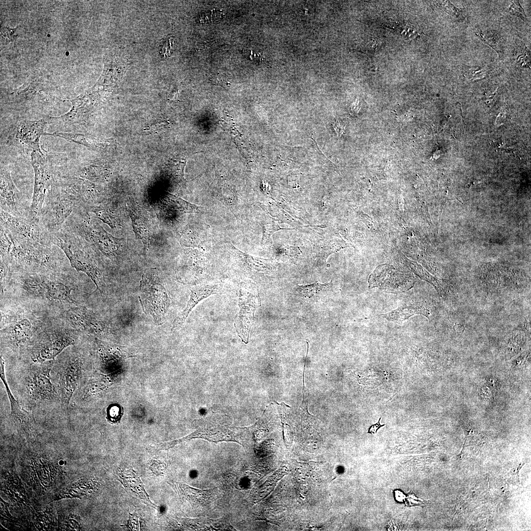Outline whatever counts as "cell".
Here are the masks:
<instances>
[{
  "label": "cell",
  "mask_w": 531,
  "mask_h": 531,
  "mask_svg": "<svg viewBox=\"0 0 531 531\" xmlns=\"http://www.w3.org/2000/svg\"><path fill=\"white\" fill-rule=\"evenodd\" d=\"M53 245L58 247L65 255L72 267L88 275L100 290L102 275L89 253V244L82 237L63 227L51 234Z\"/></svg>",
  "instance_id": "3"
},
{
  "label": "cell",
  "mask_w": 531,
  "mask_h": 531,
  "mask_svg": "<svg viewBox=\"0 0 531 531\" xmlns=\"http://www.w3.org/2000/svg\"><path fill=\"white\" fill-rule=\"evenodd\" d=\"M334 127L335 131L339 135L341 134L344 131V128H343L342 124H341L339 121L335 123Z\"/></svg>",
  "instance_id": "30"
},
{
  "label": "cell",
  "mask_w": 531,
  "mask_h": 531,
  "mask_svg": "<svg viewBox=\"0 0 531 531\" xmlns=\"http://www.w3.org/2000/svg\"><path fill=\"white\" fill-rule=\"evenodd\" d=\"M59 248L19 237L0 226V260L10 270L40 273L58 271Z\"/></svg>",
  "instance_id": "1"
},
{
  "label": "cell",
  "mask_w": 531,
  "mask_h": 531,
  "mask_svg": "<svg viewBox=\"0 0 531 531\" xmlns=\"http://www.w3.org/2000/svg\"><path fill=\"white\" fill-rule=\"evenodd\" d=\"M33 333V326L29 319H18L6 329L2 341L12 349L21 351L30 346Z\"/></svg>",
  "instance_id": "13"
},
{
  "label": "cell",
  "mask_w": 531,
  "mask_h": 531,
  "mask_svg": "<svg viewBox=\"0 0 531 531\" xmlns=\"http://www.w3.org/2000/svg\"><path fill=\"white\" fill-rule=\"evenodd\" d=\"M415 315H423L430 320V312L423 305H402L395 310L382 314V317L389 322L401 323Z\"/></svg>",
  "instance_id": "18"
},
{
  "label": "cell",
  "mask_w": 531,
  "mask_h": 531,
  "mask_svg": "<svg viewBox=\"0 0 531 531\" xmlns=\"http://www.w3.org/2000/svg\"><path fill=\"white\" fill-rule=\"evenodd\" d=\"M65 314L67 321L77 330L98 333L104 329V325L95 315L86 309L73 308Z\"/></svg>",
  "instance_id": "15"
},
{
  "label": "cell",
  "mask_w": 531,
  "mask_h": 531,
  "mask_svg": "<svg viewBox=\"0 0 531 531\" xmlns=\"http://www.w3.org/2000/svg\"><path fill=\"white\" fill-rule=\"evenodd\" d=\"M331 281L325 284L316 282L306 285H298L296 292L302 296L311 298L316 294L329 287Z\"/></svg>",
  "instance_id": "25"
},
{
  "label": "cell",
  "mask_w": 531,
  "mask_h": 531,
  "mask_svg": "<svg viewBox=\"0 0 531 531\" xmlns=\"http://www.w3.org/2000/svg\"><path fill=\"white\" fill-rule=\"evenodd\" d=\"M0 226L16 236L33 242L53 245L51 234L48 233L39 221L17 217L0 209Z\"/></svg>",
  "instance_id": "11"
},
{
  "label": "cell",
  "mask_w": 531,
  "mask_h": 531,
  "mask_svg": "<svg viewBox=\"0 0 531 531\" xmlns=\"http://www.w3.org/2000/svg\"><path fill=\"white\" fill-rule=\"evenodd\" d=\"M231 248L240 260L250 268L258 270L269 269V263L267 261L242 252L233 245H231Z\"/></svg>",
  "instance_id": "23"
},
{
  "label": "cell",
  "mask_w": 531,
  "mask_h": 531,
  "mask_svg": "<svg viewBox=\"0 0 531 531\" xmlns=\"http://www.w3.org/2000/svg\"><path fill=\"white\" fill-rule=\"evenodd\" d=\"M0 209L13 216L30 219V206L25 203L5 168L0 171Z\"/></svg>",
  "instance_id": "12"
},
{
  "label": "cell",
  "mask_w": 531,
  "mask_h": 531,
  "mask_svg": "<svg viewBox=\"0 0 531 531\" xmlns=\"http://www.w3.org/2000/svg\"><path fill=\"white\" fill-rule=\"evenodd\" d=\"M260 225L263 231L261 244L264 245L272 244V235L276 231L285 229L280 228L276 220L268 214L264 215Z\"/></svg>",
  "instance_id": "22"
},
{
  "label": "cell",
  "mask_w": 531,
  "mask_h": 531,
  "mask_svg": "<svg viewBox=\"0 0 531 531\" xmlns=\"http://www.w3.org/2000/svg\"><path fill=\"white\" fill-rule=\"evenodd\" d=\"M219 289V286L216 284L203 285L192 288L190 298L186 307L173 321V329L181 327L193 308L202 300L216 294Z\"/></svg>",
  "instance_id": "16"
},
{
  "label": "cell",
  "mask_w": 531,
  "mask_h": 531,
  "mask_svg": "<svg viewBox=\"0 0 531 531\" xmlns=\"http://www.w3.org/2000/svg\"><path fill=\"white\" fill-rule=\"evenodd\" d=\"M168 200L170 204L180 212L185 213L197 212L199 207L191 204L180 198L169 194Z\"/></svg>",
  "instance_id": "26"
},
{
  "label": "cell",
  "mask_w": 531,
  "mask_h": 531,
  "mask_svg": "<svg viewBox=\"0 0 531 531\" xmlns=\"http://www.w3.org/2000/svg\"><path fill=\"white\" fill-rule=\"evenodd\" d=\"M139 296L142 309L150 314L156 323H160L170 305L167 292L156 268L145 270L140 281Z\"/></svg>",
  "instance_id": "4"
},
{
  "label": "cell",
  "mask_w": 531,
  "mask_h": 531,
  "mask_svg": "<svg viewBox=\"0 0 531 531\" xmlns=\"http://www.w3.org/2000/svg\"><path fill=\"white\" fill-rule=\"evenodd\" d=\"M239 311L236 317L235 326L242 341L248 343L254 315L260 304L257 289L251 284L242 282L237 290Z\"/></svg>",
  "instance_id": "9"
},
{
  "label": "cell",
  "mask_w": 531,
  "mask_h": 531,
  "mask_svg": "<svg viewBox=\"0 0 531 531\" xmlns=\"http://www.w3.org/2000/svg\"><path fill=\"white\" fill-rule=\"evenodd\" d=\"M415 282V278L411 273L384 264L378 266L370 274L368 287L369 289L378 288L387 293H399L411 289Z\"/></svg>",
  "instance_id": "8"
},
{
  "label": "cell",
  "mask_w": 531,
  "mask_h": 531,
  "mask_svg": "<svg viewBox=\"0 0 531 531\" xmlns=\"http://www.w3.org/2000/svg\"><path fill=\"white\" fill-rule=\"evenodd\" d=\"M4 367V361L0 356V379L4 385L10 402L11 414L17 420L27 423L31 417L30 413L25 410L13 396L7 382Z\"/></svg>",
  "instance_id": "19"
},
{
  "label": "cell",
  "mask_w": 531,
  "mask_h": 531,
  "mask_svg": "<svg viewBox=\"0 0 531 531\" xmlns=\"http://www.w3.org/2000/svg\"><path fill=\"white\" fill-rule=\"evenodd\" d=\"M44 135L59 137L69 142L95 149H104L110 146L109 141H98L96 139L90 136L82 134L55 132L53 133H44Z\"/></svg>",
  "instance_id": "20"
},
{
  "label": "cell",
  "mask_w": 531,
  "mask_h": 531,
  "mask_svg": "<svg viewBox=\"0 0 531 531\" xmlns=\"http://www.w3.org/2000/svg\"><path fill=\"white\" fill-rule=\"evenodd\" d=\"M127 209L132 221L133 230L136 237L140 239L144 245L146 253L148 249L151 232L148 219L143 214L141 209L133 203H127Z\"/></svg>",
  "instance_id": "17"
},
{
  "label": "cell",
  "mask_w": 531,
  "mask_h": 531,
  "mask_svg": "<svg viewBox=\"0 0 531 531\" xmlns=\"http://www.w3.org/2000/svg\"><path fill=\"white\" fill-rule=\"evenodd\" d=\"M61 353L53 360V372L57 376L58 386L61 404L67 407L77 390L82 377L83 362L81 355L75 351Z\"/></svg>",
  "instance_id": "5"
},
{
  "label": "cell",
  "mask_w": 531,
  "mask_h": 531,
  "mask_svg": "<svg viewBox=\"0 0 531 531\" xmlns=\"http://www.w3.org/2000/svg\"><path fill=\"white\" fill-rule=\"evenodd\" d=\"M48 120L42 118L21 121L16 127V139L22 145L42 153L39 147V140L45 133L44 129Z\"/></svg>",
  "instance_id": "14"
},
{
  "label": "cell",
  "mask_w": 531,
  "mask_h": 531,
  "mask_svg": "<svg viewBox=\"0 0 531 531\" xmlns=\"http://www.w3.org/2000/svg\"><path fill=\"white\" fill-rule=\"evenodd\" d=\"M77 207L74 201L51 188L43 204L38 221L48 233L57 232L62 228Z\"/></svg>",
  "instance_id": "7"
},
{
  "label": "cell",
  "mask_w": 531,
  "mask_h": 531,
  "mask_svg": "<svg viewBox=\"0 0 531 531\" xmlns=\"http://www.w3.org/2000/svg\"><path fill=\"white\" fill-rule=\"evenodd\" d=\"M53 360L32 363L22 377L23 396L31 407L60 401L58 386L52 377Z\"/></svg>",
  "instance_id": "2"
},
{
  "label": "cell",
  "mask_w": 531,
  "mask_h": 531,
  "mask_svg": "<svg viewBox=\"0 0 531 531\" xmlns=\"http://www.w3.org/2000/svg\"><path fill=\"white\" fill-rule=\"evenodd\" d=\"M77 336L65 329L46 332L32 341L29 347L30 358L32 363H41L54 360L69 346L76 343Z\"/></svg>",
  "instance_id": "6"
},
{
  "label": "cell",
  "mask_w": 531,
  "mask_h": 531,
  "mask_svg": "<svg viewBox=\"0 0 531 531\" xmlns=\"http://www.w3.org/2000/svg\"><path fill=\"white\" fill-rule=\"evenodd\" d=\"M93 212L97 217L111 228H116L118 225V219L114 206L112 203L103 202L91 207L88 212Z\"/></svg>",
  "instance_id": "21"
},
{
  "label": "cell",
  "mask_w": 531,
  "mask_h": 531,
  "mask_svg": "<svg viewBox=\"0 0 531 531\" xmlns=\"http://www.w3.org/2000/svg\"><path fill=\"white\" fill-rule=\"evenodd\" d=\"M42 153L32 151L31 164L34 173L33 192L30 205V219L38 221L43 204L49 192L52 177Z\"/></svg>",
  "instance_id": "10"
},
{
  "label": "cell",
  "mask_w": 531,
  "mask_h": 531,
  "mask_svg": "<svg viewBox=\"0 0 531 531\" xmlns=\"http://www.w3.org/2000/svg\"><path fill=\"white\" fill-rule=\"evenodd\" d=\"M408 261L412 269L417 275H418L421 279L430 283L440 295H442L443 294V289L437 279L429 274L415 262L411 261V260H409Z\"/></svg>",
  "instance_id": "24"
},
{
  "label": "cell",
  "mask_w": 531,
  "mask_h": 531,
  "mask_svg": "<svg viewBox=\"0 0 531 531\" xmlns=\"http://www.w3.org/2000/svg\"><path fill=\"white\" fill-rule=\"evenodd\" d=\"M359 109V101L358 99H357L350 106V110L353 113L357 114L358 112Z\"/></svg>",
  "instance_id": "29"
},
{
  "label": "cell",
  "mask_w": 531,
  "mask_h": 531,
  "mask_svg": "<svg viewBox=\"0 0 531 531\" xmlns=\"http://www.w3.org/2000/svg\"><path fill=\"white\" fill-rule=\"evenodd\" d=\"M168 125V122L167 120L164 119H159L156 120L152 124L148 126L147 128L148 131L151 132H155L157 131H160L161 129H163Z\"/></svg>",
  "instance_id": "27"
},
{
  "label": "cell",
  "mask_w": 531,
  "mask_h": 531,
  "mask_svg": "<svg viewBox=\"0 0 531 531\" xmlns=\"http://www.w3.org/2000/svg\"><path fill=\"white\" fill-rule=\"evenodd\" d=\"M381 419V417L380 418L379 421H378V422L377 423H376L375 424H373V425H372V426H371L370 427V428H369L368 431V433H370V434H375V433H376V432H377V431L379 430V428H380L381 427L384 425V424H383V425H381L380 424V421Z\"/></svg>",
  "instance_id": "28"
}]
</instances>
